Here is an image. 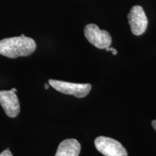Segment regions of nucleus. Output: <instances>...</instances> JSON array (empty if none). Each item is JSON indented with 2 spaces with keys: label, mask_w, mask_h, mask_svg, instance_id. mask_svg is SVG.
<instances>
[{
  "label": "nucleus",
  "mask_w": 156,
  "mask_h": 156,
  "mask_svg": "<svg viewBox=\"0 0 156 156\" xmlns=\"http://www.w3.org/2000/svg\"><path fill=\"white\" fill-rule=\"evenodd\" d=\"M36 48V44L34 39L25 36L11 37L0 41V54L8 58L30 56Z\"/></svg>",
  "instance_id": "obj_1"
},
{
  "label": "nucleus",
  "mask_w": 156,
  "mask_h": 156,
  "mask_svg": "<svg viewBox=\"0 0 156 156\" xmlns=\"http://www.w3.org/2000/svg\"><path fill=\"white\" fill-rule=\"evenodd\" d=\"M48 84L58 92L66 95H73L77 98L87 96L92 88L90 84L88 83H73L56 80H49Z\"/></svg>",
  "instance_id": "obj_2"
},
{
  "label": "nucleus",
  "mask_w": 156,
  "mask_h": 156,
  "mask_svg": "<svg viewBox=\"0 0 156 156\" xmlns=\"http://www.w3.org/2000/svg\"><path fill=\"white\" fill-rule=\"evenodd\" d=\"M84 34L87 40L100 49H106L112 44V36L108 31L101 30L96 25L88 24L85 27Z\"/></svg>",
  "instance_id": "obj_3"
},
{
  "label": "nucleus",
  "mask_w": 156,
  "mask_h": 156,
  "mask_svg": "<svg viewBox=\"0 0 156 156\" xmlns=\"http://www.w3.org/2000/svg\"><path fill=\"white\" fill-rule=\"evenodd\" d=\"M94 143L98 151L105 156H128L124 146L112 138L100 136L95 140Z\"/></svg>",
  "instance_id": "obj_4"
},
{
  "label": "nucleus",
  "mask_w": 156,
  "mask_h": 156,
  "mask_svg": "<svg viewBox=\"0 0 156 156\" xmlns=\"http://www.w3.org/2000/svg\"><path fill=\"white\" fill-rule=\"evenodd\" d=\"M132 33L135 36H140L146 31L148 20L145 11L141 6H133L127 15Z\"/></svg>",
  "instance_id": "obj_5"
},
{
  "label": "nucleus",
  "mask_w": 156,
  "mask_h": 156,
  "mask_svg": "<svg viewBox=\"0 0 156 156\" xmlns=\"http://www.w3.org/2000/svg\"><path fill=\"white\" fill-rule=\"evenodd\" d=\"M0 104L5 114L11 118L17 117L20 112L18 98L12 90L0 91Z\"/></svg>",
  "instance_id": "obj_6"
},
{
  "label": "nucleus",
  "mask_w": 156,
  "mask_h": 156,
  "mask_svg": "<svg viewBox=\"0 0 156 156\" xmlns=\"http://www.w3.org/2000/svg\"><path fill=\"white\" fill-rule=\"evenodd\" d=\"M81 145L75 139H67L59 144L55 156H78Z\"/></svg>",
  "instance_id": "obj_7"
},
{
  "label": "nucleus",
  "mask_w": 156,
  "mask_h": 156,
  "mask_svg": "<svg viewBox=\"0 0 156 156\" xmlns=\"http://www.w3.org/2000/svg\"><path fill=\"white\" fill-rule=\"evenodd\" d=\"M0 156H12V154L10 151H9V148H7V150L4 151L0 153Z\"/></svg>",
  "instance_id": "obj_8"
},
{
  "label": "nucleus",
  "mask_w": 156,
  "mask_h": 156,
  "mask_svg": "<svg viewBox=\"0 0 156 156\" xmlns=\"http://www.w3.org/2000/svg\"><path fill=\"white\" fill-rule=\"evenodd\" d=\"M109 51H112V54H114V55H116V54H117V51L114 48L109 47Z\"/></svg>",
  "instance_id": "obj_9"
},
{
  "label": "nucleus",
  "mask_w": 156,
  "mask_h": 156,
  "mask_svg": "<svg viewBox=\"0 0 156 156\" xmlns=\"http://www.w3.org/2000/svg\"><path fill=\"white\" fill-rule=\"evenodd\" d=\"M152 126H153L154 129L156 130V120H153V122H152Z\"/></svg>",
  "instance_id": "obj_10"
},
{
  "label": "nucleus",
  "mask_w": 156,
  "mask_h": 156,
  "mask_svg": "<svg viewBox=\"0 0 156 156\" xmlns=\"http://www.w3.org/2000/svg\"><path fill=\"white\" fill-rule=\"evenodd\" d=\"M44 87H45V89L48 90V87H49V84H48V83H46V84H45V85H44Z\"/></svg>",
  "instance_id": "obj_11"
},
{
  "label": "nucleus",
  "mask_w": 156,
  "mask_h": 156,
  "mask_svg": "<svg viewBox=\"0 0 156 156\" xmlns=\"http://www.w3.org/2000/svg\"><path fill=\"white\" fill-rule=\"evenodd\" d=\"M11 90H12V91H13V92H15V93H16V92H17V89H15V88H12Z\"/></svg>",
  "instance_id": "obj_12"
}]
</instances>
